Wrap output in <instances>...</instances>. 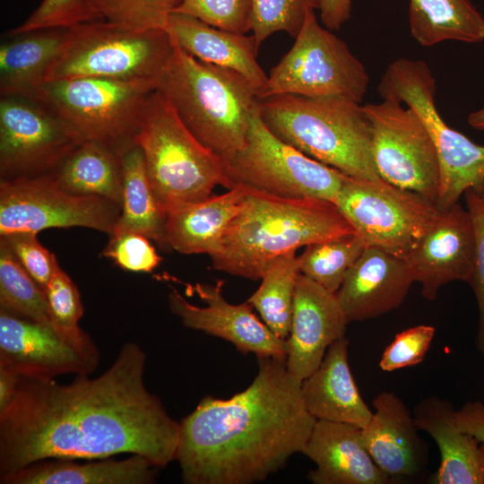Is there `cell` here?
<instances>
[{"instance_id": "6da1fadb", "label": "cell", "mask_w": 484, "mask_h": 484, "mask_svg": "<svg viewBox=\"0 0 484 484\" xmlns=\"http://www.w3.org/2000/svg\"><path fill=\"white\" fill-rule=\"evenodd\" d=\"M146 354L125 343L101 375L69 384L22 376L0 410V477L51 459L138 454L158 468L176 460L179 422L144 384Z\"/></svg>"}, {"instance_id": "7a4b0ae2", "label": "cell", "mask_w": 484, "mask_h": 484, "mask_svg": "<svg viewBox=\"0 0 484 484\" xmlns=\"http://www.w3.org/2000/svg\"><path fill=\"white\" fill-rule=\"evenodd\" d=\"M286 359L258 357L251 385L229 399L207 395L179 422L176 454L187 484L264 480L302 453L316 419Z\"/></svg>"}, {"instance_id": "3957f363", "label": "cell", "mask_w": 484, "mask_h": 484, "mask_svg": "<svg viewBox=\"0 0 484 484\" xmlns=\"http://www.w3.org/2000/svg\"><path fill=\"white\" fill-rule=\"evenodd\" d=\"M243 186L242 207L229 225L220 251L211 256L218 271L261 280L284 254L355 233L334 203L280 197Z\"/></svg>"}, {"instance_id": "277c9868", "label": "cell", "mask_w": 484, "mask_h": 484, "mask_svg": "<svg viewBox=\"0 0 484 484\" xmlns=\"http://www.w3.org/2000/svg\"><path fill=\"white\" fill-rule=\"evenodd\" d=\"M173 43L157 91L193 135L224 162L244 147L258 94L240 73L199 60Z\"/></svg>"}, {"instance_id": "5b68a950", "label": "cell", "mask_w": 484, "mask_h": 484, "mask_svg": "<svg viewBox=\"0 0 484 484\" xmlns=\"http://www.w3.org/2000/svg\"><path fill=\"white\" fill-rule=\"evenodd\" d=\"M262 120L278 138L346 176L379 179L372 129L361 103L280 94L258 99Z\"/></svg>"}, {"instance_id": "8992f818", "label": "cell", "mask_w": 484, "mask_h": 484, "mask_svg": "<svg viewBox=\"0 0 484 484\" xmlns=\"http://www.w3.org/2000/svg\"><path fill=\"white\" fill-rule=\"evenodd\" d=\"M136 144L166 214L210 197L217 186L232 188L223 160L193 135L157 90L149 97Z\"/></svg>"}, {"instance_id": "52a82bcc", "label": "cell", "mask_w": 484, "mask_h": 484, "mask_svg": "<svg viewBox=\"0 0 484 484\" xmlns=\"http://www.w3.org/2000/svg\"><path fill=\"white\" fill-rule=\"evenodd\" d=\"M174 49L164 29L130 30L106 21L68 28L58 58L46 82L102 78L158 89Z\"/></svg>"}, {"instance_id": "ba28073f", "label": "cell", "mask_w": 484, "mask_h": 484, "mask_svg": "<svg viewBox=\"0 0 484 484\" xmlns=\"http://www.w3.org/2000/svg\"><path fill=\"white\" fill-rule=\"evenodd\" d=\"M436 80L422 60L399 58L385 69L377 86L382 99L414 109L425 124L440 165V189L436 206L445 211L459 203L468 189L484 185V146L450 127L436 106Z\"/></svg>"}, {"instance_id": "9c48e42d", "label": "cell", "mask_w": 484, "mask_h": 484, "mask_svg": "<svg viewBox=\"0 0 484 484\" xmlns=\"http://www.w3.org/2000/svg\"><path fill=\"white\" fill-rule=\"evenodd\" d=\"M151 86L102 78L46 82L33 99L56 113L85 141L118 155L136 145Z\"/></svg>"}, {"instance_id": "30bf717a", "label": "cell", "mask_w": 484, "mask_h": 484, "mask_svg": "<svg viewBox=\"0 0 484 484\" xmlns=\"http://www.w3.org/2000/svg\"><path fill=\"white\" fill-rule=\"evenodd\" d=\"M232 188L238 185L285 198L336 202L344 174L286 143L266 126L258 103L244 147L224 161Z\"/></svg>"}, {"instance_id": "8fae6325", "label": "cell", "mask_w": 484, "mask_h": 484, "mask_svg": "<svg viewBox=\"0 0 484 484\" xmlns=\"http://www.w3.org/2000/svg\"><path fill=\"white\" fill-rule=\"evenodd\" d=\"M368 82L363 64L342 39L319 24L315 10H310L291 48L271 70L258 99L294 94L361 103Z\"/></svg>"}, {"instance_id": "7c38bea8", "label": "cell", "mask_w": 484, "mask_h": 484, "mask_svg": "<svg viewBox=\"0 0 484 484\" xmlns=\"http://www.w3.org/2000/svg\"><path fill=\"white\" fill-rule=\"evenodd\" d=\"M336 206L364 241L405 259L433 222L439 211L419 193L382 178L344 176Z\"/></svg>"}, {"instance_id": "4fadbf2b", "label": "cell", "mask_w": 484, "mask_h": 484, "mask_svg": "<svg viewBox=\"0 0 484 484\" xmlns=\"http://www.w3.org/2000/svg\"><path fill=\"white\" fill-rule=\"evenodd\" d=\"M120 213L121 206L107 198L66 191L53 172L0 182V236L84 227L110 237Z\"/></svg>"}, {"instance_id": "5bb4252c", "label": "cell", "mask_w": 484, "mask_h": 484, "mask_svg": "<svg viewBox=\"0 0 484 484\" xmlns=\"http://www.w3.org/2000/svg\"><path fill=\"white\" fill-rule=\"evenodd\" d=\"M383 99L363 105L372 129V156L383 180L433 201L440 189V165L432 138L418 113Z\"/></svg>"}, {"instance_id": "9a60e30c", "label": "cell", "mask_w": 484, "mask_h": 484, "mask_svg": "<svg viewBox=\"0 0 484 484\" xmlns=\"http://www.w3.org/2000/svg\"><path fill=\"white\" fill-rule=\"evenodd\" d=\"M84 141L76 129L40 101L1 96V179L52 172Z\"/></svg>"}, {"instance_id": "2e32d148", "label": "cell", "mask_w": 484, "mask_h": 484, "mask_svg": "<svg viewBox=\"0 0 484 484\" xmlns=\"http://www.w3.org/2000/svg\"><path fill=\"white\" fill-rule=\"evenodd\" d=\"M99 352L92 341L74 342L50 323L30 321L0 310V369L21 376L55 379L91 375Z\"/></svg>"}, {"instance_id": "e0dca14e", "label": "cell", "mask_w": 484, "mask_h": 484, "mask_svg": "<svg viewBox=\"0 0 484 484\" xmlns=\"http://www.w3.org/2000/svg\"><path fill=\"white\" fill-rule=\"evenodd\" d=\"M222 287V281L188 286L205 304L203 307L188 302L173 289L168 296L169 308L186 327L226 340L242 353L286 359L287 341L278 338L261 322L247 301L238 305L228 302Z\"/></svg>"}, {"instance_id": "ac0fdd59", "label": "cell", "mask_w": 484, "mask_h": 484, "mask_svg": "<svg viewBox=\"0 0 484 484\" xmlns=\"http://www.w3.org/2000/svg\"><path fill=\"white\" fill-rule=\"evenodd\" d=\"M476 237L468 209L459 203L438 214L405 258L422 296L429 301L449 282H468L474 265Z\"/></svg>"}, {"instance_id": "d6986e66", "label": "cell", "mask_w": 484, "mask_h": 484, "mask_svg": "<svg viewBox=\"0 0 484 484\" xmlns=\"http://www.w3.org/2000/svg\"><path fill=\"white\" fill-rule=\"evenodd\" d=\"M349 321L335 293L298 275L290 332L287 341L288 372L303 381L322 362L328 348L344 337Z\"/></svg>"}, {"instance_id": "ffe728a7", "label": "cell", "mask_w": 484, "mask_h": 484, "mask_svg": "<svg viewBox=\"0 0 484 484\" xmlns=\"http://www.w3.org/2000/svg\"><path fill=\"white\" fill-rule=\"evenodd\" d=\"M415 282L403 258L366 246L335 293L349 321H364L398 308Z\"/></svg>"}, {"instance_id": "44dd1931", "label": "cell", "mask_w": 484, "mask_h": 484, "mask_svg": "<svg viewBox=\"0 0 484 484\" xmlns=\"http://www.w3.org/2000/svg\"><path fill=\"white\" fill-rule=\"evenodd\" d=\"M372 417L361 428L363 444L378 468L391 480L415 477L427 462V446L413 414L391 392L378 393Z\"/></svg>"}, {"instance_id": "7402d4cb", "label": "cell", "mask_w": 484, "mask_h": 484, "mask_svg": "<svg viewBox=\"0 0 484 484\" xmlns=\"http://www.w3.org/2000/svg\"><path fill=\"white\" fill-rule=\"evenodd\" d=\"M302 454L315 464L307 475L314 484H385L391 480L365 447L361 428L351 424L316 420Z\"/></svg>"}, {"instance_id": "603a6c76", "label": "cell", "mask_w": 484, "mask_h": 484, "mask_svg": "<svg viewBox=\"0 0 484 484\" xmlns=\"http://www.w3.org/2000/svg\"><path fill=\"white\" fill-rule=\"evenodd\" d=\"M344 337L328 348L318 367L301 383L307 411L316 420L341 422L364 428L373 411L362 399L348 360Z\"/></svg>"}, {"instance_id": "cb8c5ba5", "label": "cell", "mask_w": 484, "mask_h": 484, "mask_svg": "<svg viewBox=\"0 0 484 484\" xmlns=\"http://www.w3.org/2000/svg\"><path fill=\"white\" fill-rule=\"evenodd\" d=\"M453 404L437 397L422 400L414 409L419 430L428 433L440 452L433 477L436 484H484V443L461 431Z\"/></svg>"}, {"instance_id": "d4e9b609", "label": "cell", "mask_w": 484, "mask_h": 484, "mask_svg": "<svg viewBox=\"0 0 484 484\" xmlns=\"http://www.w3.org/2000/svg\"><path fill=\"white\" fill-rule=\"evenodd\" d=\"M165 30L181 48L195 58L240 73L258 97L265 88L268 75L257 62L259 47L253 35L218 29L179 13L170 14Z\"/></svg>"}, {"instance_id": "484cf974", "label": "cell", "mask_w": 484, "mask_h": 484, "mask_svg": "<svg viewBox=\"0 0 484 484\" xmlns=\"http://www.w3.org/2000/svg\"><path fill=\"white\" fill-rule=\"evenodd\" d=\"M245 187L170 211L166 220L168 247L181 254H206L210 257L221 246L225 232L242 207Z\"/></svg>"}, {"instance_id": "4316f807", "label": "cell", "mask_w": 484, "mask_h": 484, "mask_svg": "<svg viewBox=\"0 0 484 484\" xmlns=\"http://www.w3.org/2000/svg\"><path fill=\"white\" fill-rule=\"evenodd\" d=\"M68 28L55 27L13 35L0 46V94L33 99L61 54Z\"/></svg>"}, {"instance_id": "83f0119b", "label": "cell", "mask_w": 484, "mask_h": 484, "mask_svg": "<svg viewBox=\"0 0 484 484\" xmlns=\"http://www.w3.org/2000/svg\"><path fill=\"white\" fill-rule=\"evenodd\" d=\"M146 458L132 454L124 460L108 458L80 463L73 460H44L0 477L2 484H150L157 470Z\"/></svg>"}, {"instance_id": "f1b7e54d", "label": "cell", "mask_w": 484, "mask_h": 484, "mask_svg": "<svg viewBox=\"0 0 484 484\" xmlns=\"http://www.w3.org/2000/svg\"><path fill=\"white\" fill-rule=\"evenodd\" d=\"M409 26L423 47L446 40L470 44L484 40V16L470 0H411Z\"/></svg>"}, {"instance_id": "f546056e", "label": "cell", "mask_w": 484, "mask_h": 484, "mask_svg": "<svg viewBox=\"0 0 484 484\" xmlns=\"http://www.w3.org/2000/svg\"><path fill=\"white\" fill-rule=\"evenodd\" d=\"M52 172L70 193L98 195L122 204L121 156L98 143L84 141Z\"/></svg>"}, {"instance_id": "4dcf8cb0", "label": "cell", "mask_w": 484, "mask_h": 484, "mask_svg": "<svg viewBox=\"0 0 484 484\" xmlns=\"http://www.w3.org/2000/svg\"><path fill=\"white\" fill-rule=\"evenodd\" d=\"M123 200L115 233L135 232L154 240L167 249V214L151 187L141 147L136 144L121 155ZM112 234V235H113Z\"/></svg>"}, {"instance_id": "1f68e13d", "label": "cell", "mask_w": 484, "mask_h": 484, "mask_svg": "<svg viewBox=\"0 0 484 484\" xmlns=\"http://www.w3.org/2000/svg\"><path fill=\"white\" fill-rule=\"evenodd\" d=\"M300 273L296 252L284 254L270 264L260 287L246 300L267 327L282 340H287L290 332L295 290Z\"/></svg>"}, {"instance_id": "d6a6232c", "label": "cell", "mask_w": 484, "mask_h": 484, "mask_svg": "<svg viewBox=\"0 0 484 484\" xmlns=\"http://www.w3.org/2000/svg\"><path fill=\"white\" fill-rule=\"evenodd\" d=\"M365 248L364 241L356 233L308 245L298 256L300 272L336 293Z\"/></svg>"}, {"instance_id": "836d02e7", "label": "cell", "mask_w": 484, "mask_h": 484, "mask_svg": "<svg viewBox=\"0 0 484 484\" xmlns=\"http://www.w3.org/2000/svg\"><path fill=\"white\" fill-rule=\"evenodd\" d=\"M0 310L30 321L50 323L44 290L1 241Z\"/></svg>"}, {"instance_id": "e575fe53", "label": "cell", "mask_w": 484, "mask_h": 484, "mask_svg": "<svg viewBox=\"0 0 484 484\" xmlns=\"http://www.w3.org/2000/svg\"><path fill=\"white\" fill-rule=\"evenodd\" d=\"M181 0H87L102 21L130 30L166 28Z\"/></svg>"}, {"instance_id": "d590c367", "label": "cell", "mask_w": 484, "mask_h": 484, "mask_svg": "<svg viewBox=\"0 0 484 484\" xmlns=\"http://www.w3.org/2000/svg\"><path fill=\"white\" fill-rule=\"evenodd\" d=\"M51 324L67 339L80 343L92 342L78 323L83 306L77 286L59 266L44 289Z\"/></svg>"}, {"instance_id": "8d00e7d4", "label": "cell", "mask_w": 484, "mask_h": 484, "mask_svg": "<svg viewBox=\"0 0 484 484\" xmlns=\"http://www.w3.org/2000/svg\"><path fill=\"white\" fill-rule=\"evenodd\" d=\"M251 1V30L258 47L278 31H285L295 39L307 13L319 7V0Z\"/></svg>"}, {"instance_id": "74e56055", "label": "cell", "mask_w": 484, "mask_h": 484, "mask_svg": "<svg viewBox=\"0 0 484 484\" xmlns=\"http://www.w3.org/2000/svg\"><path fill=\"white\" fill-rule=\"evenodd\" d=\"M251 0H181L174 13L218 29L246 34L251 30Z\"/></svg>"}, {"instance_id": "f35d334b", "label": "cell", "mask_w": 484, "mask_h": 484, "mask_svg": "<svg viewBox=\"0 0 484 484\" xmlns=\"http://www.w3.org/2000/svg\"><path fill=\"white\" fill-rule=\"evenodd\" d=\"M100 20L90 8L87 0H42L21 25L10 30V36L30 30L64 27Z\"/></svg>"}, {"instance_id": "ab89813d", "label": "cell", "mask_w": 484, "mask_h": 484, "mask_svg": "<svg viewBox=\"0 0 484 484\" xmlns=\"http://www.w3.org/2000/svg\"><path fill=\"white\" fill-rule=\"evenodd\" d=\"M21 265L44 290L59 267L53 253L41 245L37 233L30 231L12 232L0 236Z\"/></svg>"}, {"instance_id": "60d3db41", "label": "cell", "mask_w": 484, "mask_h": 484, "mask_svg": "<svg viewBox=\"0 0 484 484\" xmlns=\"http://www.w3.org/2000/svg\"><path fill=\"white\" fill-rule=\"evenodd\" d=\"M435 333L436 328L429 324H419L400 332L385 349L379 367L385 372H393L419 364L430 348Z\"/></svg>"}, {"instance_id": "b9f144b4", "label": "cell", "mask_w": 484, "mask_h": 484, "mask_svg": "<svg viewBox=\"0 0 484 484\" xmlns=\"http://www.w3.org/2000/svg\"><path fill=\"white\" fill-rule=\"evenodd\" d=\"M102 254L120 268L135 272H150L161 262L150 238L135 232L111 235Z\"/></svg>"}, {"instance_id": "7bdbcfd3", "label": "cell", "mask_w": 484, "mask_h": 484, "mask_svg": "<svg viewBox=\"0 0 484 484\" xmlns=\"http://www.w3.org/2000/svg\"><path fill=\"white\" fill-rule=\"evenodd\" d=\"M466 208L473 220L476 237L474 265L468 281L478 305L479 318L475 346L484 358V201L473 189L463 194Z\"/></svg>"}, {"instance_id": "ee69618b", "label": "cell", "mask_w": 484, "mask_h": 484, "mask_svg": "<svg viewBox=\"0 0 484 484\" xmlns=\"http://www.w3.org/2000/svg\"><path fill=\"white\" fill-rule=\"evenodd\" d=\"M454 422L461 431L468 433L484 443L483 402H466L459 410H455Z\"/></svg>"}, {"instance_id": "f6af8a7d", "label": "cell", "mask_w": 484, "mask_h": 484, "mask_svg": "<svg viewBox=\"0 0 484 484\" xmlns=\"http://www.w3.org/2000/svg\"><path fill=\"white\" fill-rule=\"evenodd\" d=\"M318 9L324 27L339 30L350 17L351 0H319Z\"/></svg>"}, {"instance_id": "bcb514c9", "label": "cell", "mask_w": 484, "mask_h": 484, "mask_svg": "<svg viewBox=\"0 0 484 484\" xmlns=\"http://www.w3.org/2000/svg\"><path fill=\"white\" fill-rule=\"evenodd\" d=\"M21 376L0 369V410H3L13 399Z\"/></svg>"}, {"instance_id": "7dc6e473", "label": "cell", "mask_w": 484, "mask_h": 484, "mask_svg": "<svg viewBox=\"0 0 484 484\" xmlns=\"http://www.w3.org/2000/svg\"><path fill=\"white\" fill-rule=\"evenodd\" d=\"M468 123L472 128L484 131V107L471 112L468 116Z\"/></svg>"}, {"instance_id": "c3c4849f", "label": "cell", "mask_w": 484, "mask_h": 484, "mask_svg": "<svg viewBox=\"0 0 484 484\" xmlns=\"http://www.w3.org/2000/svg\"><path fill=\"white\" fill-rule=\"evenodd\" d=\"M477 193V192H476ZM479 196L481 198V200L484 201V185L481 187V189L477 193Z\"/></svg>"}]
</instances>
